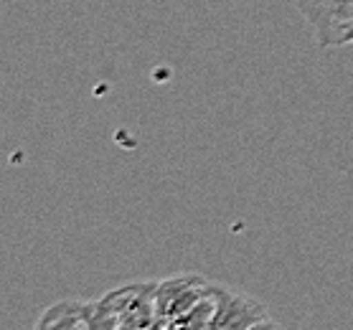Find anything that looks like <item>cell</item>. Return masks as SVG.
I'll use <instances>...</instances> for the list:
<instances>
[{"instance_id":"cell-3","label":"cell","mask_w":353,"mask_h":330,"mask_svg":"<svg viewBox=\"0 0 353 330\" xmlns=\"http://www.w3.org/2000/svg\"><path fill=\"white\" fill-rule=\"evenodd\" d=\"M211 300H214V313L209 330H249L270 318L267 307L259 300L229 287L211 285Z\"/></svg>"},{"instance_id":"cell-7","label":"cell","mask_w":353,"mask_h":330,"mask_svg":"<svg viewBox=\"0 0 353 330\" xmlns=\"http://www.w3.org/2000/svg\"><path fill=\"white\" fill-rule=\"evenodd\" d=\"M249 330H282V328H280V325H277L274 320H270V318H267V320L257 322L254 328H249Z\"/></svg>"},{"instance_id":"cell-2","label":"cell","mask_w":353,"mask_h":330,"mask_svg":"<svg viewBox=\"0 0 353 330\" xmlns=\"http://www.w3.org/2000/svg\"><path fill=\"white\" fill-rule=\"evenodd\" d=\"M323 49L353 43V0H295Z\"/></svg>"},{"instance_id":"cell-4","label":"cell","mask_w":353,"mask_h":330,"mask_svg":"<svg viewBox=\"0 0 353 330\" xmlns=\"http://www.w3.org/2000/svg\"><path fill=\"white\" fill-rule=\"evenodd\" d=\"M209 292L211 285L199 274H176V277L161 280L158 282V307H161L163 325L193 310L201 300L209 298Z\"/></svg>"},{"instance_id":"cell-6","label":"cell","mask_w":353,"mask_h":330,"mask_svg":"<svg viewBox=\"0 0 353 330\" xmlns=\"http://www.w3.org/2000/svg\"><path fill=\"white\" fill-rule=\"evenodd\" d=\"M84 318H87V330H117V322L102 300L84 302Z\"/></svg>"},{"instance_id":"cell-1","label":"cell","mask_w":353,"mask_h":330,"mask_svg":"<svg viewBox=\"0 0 353 330\" xmlns=\"http://www.w3.org/2000/svg\"><path fill=\"white\" fill-rule=\"evenodd\" d=\"M112 313L117 330H163L158 282H130L99 298Z\"/></svg>"},{"instance_id":"cell-5","label":"cell","mask_w":353,"mask_h":330,"mask_svg":"<svg viewBox=\"0 0 353 330\" xmlns=\"http://www.w3.org/2000/svg\"><path fill=\"white\" fill-rule=\"evenodd\" d=\"M33 330H87L84 302H79V300H61L57 305L46 307L39 315Z\"/></svg>"}]
</instances>
